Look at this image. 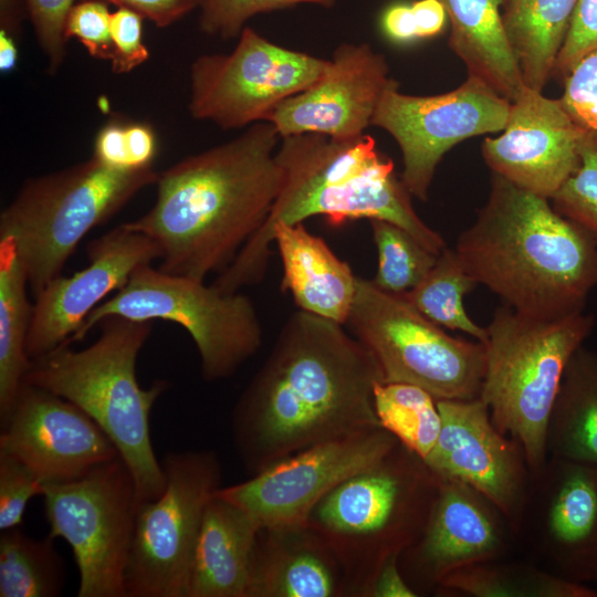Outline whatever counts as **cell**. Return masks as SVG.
Masks as SVG:
<instances>
[{
    "mask_svg": "<svg viewBox=\"0 0 597 597\" xmlns=\"http://www.w3.org/2000/svg\"><path fill=\"white\" fill-rule=\"evenodd\" d=\"M373 354L337 322L297 310L232 412V439L254 475L315 444L381 427Z\"/></svg>",
    "mask_w": 597,
    "mask_h": 597,
    "instance_id": "1",
    "label": "cell"
},
{
    "mask_svg": "<svg viewBox=\"0 0 597 597\" xmlns=\"http://www.w3.org/2000/svg\"><path fill=\"white\" fill-rule=\"evenodd\" d=\"M280 139L270 122H260L158 175L154 206L125 222L157 244L158 269L205 281L233 262L281 189Z\"/></svg>",
    "mask_w": 597,
    "mask_h": 597,
    "instance_id": "2",
    "label": "cell"
},
{
    "mask_svg": "<svg viewBox=\"0 0 597 597\" xmlns=\"http://www.w3.org/2000/svg\"><path fill=\"white\" fill-rule=\"evenodd\" d=\"M454 251L478 285L534 318L584 312L597 286L596 241L549 199L494 174L485 205Z\"/></svg>",
    "mask_w": 597,
    "mask_h": 597,
    "instance_id": "3",
    "label": "cell"
},
{
    "mask_svg": "<svg viewBox=\"0 0 597 597\" xmlns=\"http://www.w3.org/2000/svg\"><path fill=\"white\" fill-rule=\"evenodd\" d=\"M276 158L282 185L275 202L264 224L213 280L219 290L239 292L261 282L271 255L273 227L301 223L314 216H324L332 226L356 219L385 220L437 255L447 248L443 238L417 214L392 160L376 148L370 135L352 139L290 135L281 137Z\"/></svg>",
    "mask_w": 597,
    "mask_h": 597,
    "instance_id": "4",
    "label": "cell"
},
{
    "mask_svg": "<svg viewBox=\"0 0 597 597\" xmlns=\"http://www.w3.org/2000/svg\"><path fill=\"white\" fill-rule=\"evenodd\" d=\"M90 346H62L32 360L24 383L51 391L81 408L111 438L128 467L138 503L158 498L166 484L150 438V411L167 389L165 380L143 388L137 357L147 342L150 322L107 316Z\"/></svg>",
    "mask_w": 597,
    "mask_h": 597,
    "instance_id": "5",
    "label": "cell"
},
{
    "mask_svg": "<svg viewBox=\"0 0 597 597\" xmlns=\"http://www.w3.org/2000/svg\"><path fill=\"white\" fill-rule=\"evenodd\" d=\"M439 483L425 460L399 442L315 505L306 523L337 554L353 597H367L383 565L419 540Z\"/></svg>",
    "mask_w": 597,
    "mask_h": 597,
    "instance_id": "6",
    "label": "cell"
},
{
    "mask_svg": "<svg viewBox=\"0 0 597 597\" xmlns=\"http://www.w3.org/2000/svg\"><path fill=\"white\" fill-rule=\"evenodd\" d=\"M595 326L584 312L540 320L503 305L486 326L480 398L494 426L523 448L531 473L546 463V429L565 368Z\"/></svg>",
    "mask_w": 597,
    "mask_h": 597,
    "instance_id": "7",
    "label": "cell"
},
{
    "mask_svg": "<svg viewBox=\"0 0 597 597\" xmlns=\"http://www.w3.org/2000/svg\"><path fill=\"white\" fill-rule=\"evenodd\" d=\"M153 168L118 170L94 157L28 180L0 214V240L9 241L34 296L62 270L81 240L156 184Z\"/></svg>",
    "mask_w": 597,
    "mask_h": 597,
    "instance_id": "8",
    "label": "cell"
},
{
    "mask_svg": "<svg viewBox=\"0 0 597 597\" xmlns=\"http://www.w3.org/2000/svg\"><path fill=\"white\" fill-rule=\"evenodd\" d=\"M122 316L133 321L164 320L182 326L191 336L206 381L232 376L256 354L262 325L251 298L223 292L202 280L177 275L145 264L127 283L97 305L71 338L82 341L101 320Z\"/></svg>",
    "mask_w": 597,
    "mask_h": 597,
    "instance_id": "9",
    "label": "cell"
},
{
    "mask_svg": "<svg viewBox=\"0 0 597 597\" xmlns=\"http://www.w3.org/2000/svg\"><path fill=\"white\" fill-rule=\"evenodd\" d=\"M376 358L386 383L418 386L437 400L480 397L485 349L481 342L449 335L402 295L357 277L345 324Z\"/></svg>",
    "mask_w": 597,
    "mask_h": 597,
    "instance_id": "10",
    "label": "cell"
},
{
    "mask_svg": "<svg viewBox=\"0 0 597 597\" xmlns=\"http://www.w3.org/2000/svg\"><path fill=\"white\" fill-rule=\"evenodd\" d=\"M160 462L165 489L155 500L139 504L136 513L126 597H187L203 513L222 486L214 451L170 452Z\"/></svg>",
    "mask_w": 597,
    "mask_h": 597,
    "instance_id": "11",
    "label": "cell"
},
{
    "mask_svg": "<svg viewBox=\"0 0 597 597\" xmlns=\"http://www.w3.org/2000/svg\"><path fill=\"white\" fill-rule=\"evenodd\" d=\"M49 535L71 546L77 597H126L125 570L138 500L134 478L119 457L66 483L44 484Z\"/></svg>",
    "mask_w": 597,
    "mask_h": 597,
    "instance_id": "12",
    "label": "cell"
},
{
    "mask_svg": "<svg viewBox=\"0 0 597 597\" xmlns=\"http://www.w3.org/2000/svg\"><path fill=\"white\" fill-rule=\"evenodd\" d=\"M326 63L244 27L230 53L200 55L191 63L189 112L222 129L268 122L282 102L313 84Z\"/></svg>",
    "mask_w": 597,
    "mask_h": 597,
    "instance_id": "13",
    "label": "cell"
},
{
    "mask_svg": "<svg viewBox=\"0 0 597 597\" xmlns=\"http://www.w3.org/2000/svg\"><path fill=\"white\" fill-rule=\"evenodd\" d=\"M510 107L511 101L474 75L468 74L452 91L429 96L401 93L394 80L371 126L396 140L402 158L400 179L411 196L426 201L444 154L468 138L502 132Z\"/></svg>",
    "mask_w": 597,
    "mask_h": 597,
    "instance_id": "14",
    "label": "cell"
},
{
    "mask_svg": "<svg viewBox=\"0 0 597 597\" xmlns=\"http://www.w3.org/2000/svg\"><path fill=\"white\" fill-rule=\"evenodd\" d=\"M399 441L383 427L332 439L290 455L217 494L245 511L260 527L306 524L315 505Z\"/></svg>",
    "mask_w": 597,
    "mask_h": 597,
    "instance_id": "15",
    "label": "cell"
},
{
    "mask_svg": "<svg viewBox=\"0 0 597 597\" xmlns=\"http://www.w3.org/2000/svg\"><path fill=\"white\" fill-rule=\"evenodd\" d=\"M548 572L597 582V463L548 457L531 473L516 530Z\"/></svg>",
    "mask_w": 597,
    "mask_h": 597,
    "instance_id": "16",
    "label": "cell"
},
{
    "mask_svg": "<svg viewBox=\"0 0 597 597\" xmlns=\"http://www.w3.org/2000/svg\"><path fill=\"white\" fill-rule=\"evenodd\" d=\"M437 406L441 428L425 462L439 478L483 494L516 534L531 482L522 446L494 426L480 397L439 399Z\"/></svg>",
    "mask_w": 597,
    "mask_h": 597,
    "instance_id": "17",
    "label": "cell"
},
{
    "mask_svg": "<svg viewBox=\"0 0 597 597\" xmlns=\"http://www.w3.org/2000/svg\"><path fill=\"white\" fill-rule=\"evenodd\" d=\"M0 451L20 460L43 484L78 480L121 457L111 438L81 408L28 383L1 426Z\"/></svg>",
    "mask_w": 597,
    "mask_h": 597,
    "instance_id": "18",
    "label": "cell"
},
{
    "mask_svg": "<svg viewBox=\"0 0 597 597\" xmlns=\"http://www.w3.org/2000/svg\"><path fill=\"white\" fill-rule=\"evenodd\" d=\"M516 534L505 515L483 494L441 479L426 527L399 557V567L417 595L437 589L448 574L474 563L502 559Z\"/></svg>",
    "mask_w": 597,
    "mask_h": 597,
    "instance_id": "19",
    "label": "cell"
},
{
    "mask_svg": "<svg viewBox=\"0 0 597 597\" xmlns=\"http://www.w3.org/2000/svg\"><path fill=\"white\" fill-rule=\"evenodd\" d=\"M87 265L59 275L36 295L27 341L34 360L69 345L91 312L121 290L142 265L159 260L157 244L122 223L87 245Z\"/></svg>",
    "mask_w": 597,
    "mask_h": 597,
    "instance_id": "20",
    "label": "cell"
},
{
    "mask_svg": "<svg viewBox=\"0 0 597 597\" xmlns=\"http://www.w3.org/2000/svg\"><path fill=\"white\" fill-rule=\"evenodd\" d=\"M498 137H485L482 156L489 168L513 185L549 199L580 166L585 130L559 98L526 85L511 102Z\"/></svg>",
    "mask_w": 597,
    "mask_h": 597,
    "instance_id": "21",
    "label": "cell"
},
{
    "mask_svg": "<svg viewBox=\"0 0 597 597\" xmlns=\"http://www.w3.org/2000/svg\"><path fill=\"white\" fill-rule=\"evenodd\" d=\"M392 81L386 57L368 43H342L321 76L282 102L268 122L280 137L312 133L335 139L356 138L371 126Z\"/></svg>",
    "mask_w": 597,
    "mask_h": 597,
    "instance_id": "22",
    "label": "cell"
},
{
    "mask_svg": "<svg viewBox=\"0 0 597 597\" xmlns=\"http://www.w3.org/2000/svg\"><path fill=\"white\" fill-rule=\"evenodd\" d=\"M249 597H353L331 545L307 523L261 527Z\"/></svg>",
    "mask_w": 597,
    "mask_h": 597,
    "instance_id": "23",
    "label": "cell"
},
{
    "mask_svg": "<svg viewBox=\"0 0 597 597\" xmlns=\"http://www.w3.org/2000/svg\"><path fill=\"white\" fill-rule=\"evenodd\" d=\"M271 238L282 262V291L290 292L298 310L345 325L357 290L350 265L303 222H280Z\"/></svg>",
    "mask_w": 597,
    "mask_h": 597,
    "instance_id": "24",
    "label": "cell"
},
{
    "mask_svg": "<svg viewBox=\"0 0 597 597\" xmlns=\"http://www.w3.org/2000/svg\"><path fill=\"white\" fill-rule=\"evenodd\" d=\"M260 528L245 511L216 492L203 513L187 597H249Z\"/></svg>",
    "mask_w": 597,
    "mask_h": 597,
    "instance_id": "25",
    "label": "cell"
},
{
    "mask_svg": "<svg viewBox=\"0 0 597 597\" xmlns=\"http://www.w3.org/2000/svg\"><path fill=\"white\" fill-rule=\"evenodd\" d=\"M451 24L449 45L469 75L513 101L524 82L504 21V0H440Z\"/></svg>",
    "mask_w": 597,
    "mask_h": 597,
    "instance_id": "26",
    "label": "cell"
},
{
    "mask_svg": "<svg viewBox=\"0 0 597 597\" xmlns=\"http://www.w3.org/2000/svg\"><path fill=\"white\" fill-rule=\"evenodd\" d=\"M546 451L597 463V353L583 345L570 357L553 402Z\"/></svg>",
    "mask_w": 597,
    "mask_h": 597,
    "instance_id": "27",
    "label": "cell"
},
{
    "mask_svg": "<svg viewBox=\"0 0 597 597\" xmlns=\"http://www.w3.org/2000/svg\"><path fill=\"white\" fill-rule=\"evenodd\" d=\"M578 0H504L503 21L524 85L542 91Z\"/></svg>",
    "mask_w": 597,
    "mask_h": 597,
    "instance_id": "28",
    "label": "cell"
},
{
    "mask_svg": "<svg viewBox=\"0 0 597 597\" xmlns=\"http://www.w3.org/2000/svg\"><path fill=\"white\" fill-rule=\"evenodd\" d=\"M13 245L0 240V423L3 426L32 366L27 353L33 304Z\"/></svg>",
    "mask_w": 597,
    "mask_h": 597,
    "instance_id": "29",
    "label": "cell"
},
{
    "mask_svg": "<svg viewBox=\"0 0 597 597\" xmlns=\"http://www.w3.org/2000/svg\"><path fill=\"white\" fill-rule=\"evenodd\" d=\"M436 590L474 597H597L586 584L534 565L501 559L474 563L443 577Z\"/></svg>",
    "mask_w": 597,
    "mask_h": 597,
    "instance_id": "30",
    "label": "cell"
},
{
    "mask_svg": "<svg viewBox=\"0 0 597 597\" xmlns=\"http://www.w3.org/2000/svg\"><path fill=\"white\" fill-rule=\"evenodd\" d=\"M62 556L49 534L33 538L18 527L1 531L0 597H56L65 584Z\"/></svg>",
    "mask_w": 597,
    "mask_h": 597,
    "instance_id": "31",
    "label": "cell"
},
{
    "mask_svg": "<svg viewBox=\"0 0 597 597\" xmlns=\"http://www.w3.org/2000/svg\"><path fill=\"white\" fill-rule=\"evenodd\" d=\"M476 285L454 249L447 247L419 284L402 296L442 328L462 332L484 343L488 338L486 327L473 322L463 305L464 295Z\"/></svg>",
    "mask_w": 597,
    "mask_h": 597,
    "instance_id": "32",
    "label": "cell"
},
{
    "mask_svg": "<svg viewBox=\"0 0 597 597\" xmlns=\"http://www.w3.org/2000/svg\"><path fill=\"white\" fill-rule=\"evenodd\" d=\"M374 400L380 426L425 459L441 428L437 399L415 385L381 381L375 387Z\"/></svg>",
    "mask_w": 597,
    "mask_h": 597,
    "instance_id": "33",
    "label": "cell"
},
{
    "mask_svg": "<svg viewBox=\"0 0 597 597\" xmlns=\"http://www.w3.org/2000/svg\"><path fill=\"white\" fill-rule=\"evenodd\" d=\"M378 263L373 283L380 290L402 295L426 276L438 255L402 228L385 220H369Z\"/></svg>",
    "mask_w": 597,
    "mask_h": 597,
    "instance_id": "34",
    "label": "cell"
},
{
    "mask_svg": "<svg viewBox=\"0 0 597 597\" xmlns=\"http://www.w3.org/2000/svg\"><path fill=\"white\" fill-rule=\"evenodd\" d=\"M577 171L551 198L554 209L597 243V135L585 133Z\"/></svg>",
    "mask_w": 597,
    "mask_h": 597,
    "instance_id": "35",
    "label": "cell"
},
{
    "mask_svg": "<svg viewBox=\"0 0 597 597\" xmlns=\"http://www.w3.org/2000/svg\"><path fill=\"white\" fill-rule=\"evenodd\" d=\"M336 0H198L200 30L223 40L239 36L249 19L297 4L332 7Z\"/></svg>",
    "mask_w": 597,
    "mask_h": 597,
    "instance_id": "36",
    "label": "cell"
},
{
    "mask_svg": "<svg viewBox=\"0 0 597 597\" xmlns=\"http://www.w3.org/2000/svg\"><path fill=\"white\" fill-rule=\"evenodd\" d=\"M44 484L20 460L0 451V530L18 527L29 501L43 494Z\"/></svg>",
    "mask_w": 597,
    "mask_h": 597,
    "instance_id": "37",
    "label": "cell"
},
{
    "mask_svg": "<svg viewBox=\"0 0 597 597\" xmlns=\"http://www.w3.org/2000/svg\"><path fill=\"white\" fill-rule=\"evenodd\" d=\"M559 101L579 128L597 135V49L583 56L564 76Z\"/></svg>",
    "mask_w": 597,
    "mask_h": 597,
    "instance_id": "38",
    "label": "cell"
},
{
    "mask_svg": "<svg viewBox=\"0 0 597 597\" xmlns=\"http://www.w3.org/2000/svg\"><path fill=\"white\" fill-rule=\"evenodd\" d=\"M65 39L76 38L91 56L112 57L111 12L103 0H85L73 6L65 23Z\"/></svg>",
    "mask_w": 597,
    "mask_h": 597,
    "instance_id": "39",
    "label": "cell"
},
{
    "mask_svg": "<svg viewBox=\"0 0 597 597\" xmlns=\"http://www.w3.org/2000/svg\"><path fill=\"white\" fill-rule=\"evenodd\" d=\"M75 0H25L41 50L51 73L65 56V23Z\"/></svg>",
    "mask_w": 597,
    "mask_h": 597,
    "instance_id": "40",
    "label": "cell"
},
{
    "mask_svg": "<svg viewBox=\"0 0 597 597\" xmlns=\"http://www.w3.org/2000/svg\"><path fill=\"white\" fill-rule=\"evenodd\" d=\"M143 19L139 13L123 7L111 13L113 49L109 62L114 73H128L149 57L142 39Z\"/></svg>",
    "mask_w": 597,
    "mask_h": 597,
    "instance_id": "41",
    "label": "cell"
},
{
    "mask_svg": "<svg viewBox=\"0 0 597 597\" xmlns=\"http://www.w3.org/2000/svg\"><path fill=\"white\" fill-rule=\"evenodd\" d=\"M596 49L597 0H578L556 59L554 74L564 77L583 56Z\"/></svg>",
    "mask_w": 597,
    "mask_h": 597,
    "instance_id": "42",
    "label": "cell"
},
{
    "mask_svg": "<svg viewBox=\"0 0 597 597\" xmlns=\"http://www.w3.org/2000/svg\"><path fill=\"white\" fill-rule=\"evenodd\" d=\"M128 8L164 28L198 7V0H103Z\"/></svg>",
    "mask_w": 597,
    "mask_h": 597,
    "instance_id": "43",
    "label": "cell"
},
{
    "mask_svg": "<svg viewBox=\"0 0 597 597\" xmlns=\"http://www.w3.org/2000/svg\"><path fill=\"white\" fill-rule=\"evenodd\" d=\"M92 157L109 168L133 170L128 161L125 124L114 121L104 125L96 136Z\"/></svg>",
    "mask_w": 597,
    "mask_h": 597,
    "instance_id": "44",
    "label": "cell"
},
{
    "mask_svg": "<svg viewBox=\"0 0 597 597\" xmlns=\"http://www.w3.org/2000/svg\"><path fill=\"white\" fill-rule=\"evenodd\" d=\"M125 135L130 169L151 168L157 150L153 128L144 123H129L125 124Z\"/></svg>",
    "mask_w": 597,
    "mask_h": 597,
    "instance_id": "45",
    "label": "cell"
},
{
    "mask_svg": "<svg viewBox=\"0 0 597 597\" xmlns=\"http://www.w3.org/2000/svg\"><path fill=\"white\" fill-rule=\"evenodd\" d=\"M417 596V593L407 583L400 570L398 557L391 558L383 565L367 593V597Z\"/></svg>",
    "mask_w": 597,
    "mask_h": 597,
    "instance_id": "46",
    "label": "cell"
},
{
    "mask_svg": "<svg viewBox=\"0 0 597 597\" xmlns=\"http://www.w3.org/2000/svg\"><path fill=\"white\" fill-rule=\"evenodd\" d=\"M381 28L385 35L397 43H408L417 38V29L411 4L395 3L383 13Z\"/></svg>",
    "mask_w": 597,
    "mask_h": 597,
    "instance_id": "47",
    "label": "cell"
},
{
    "mask_svg": "<svg viewBox=\"0 0 597 597\" xmlns=\"http://www.w3.org/2000/svg\"><path fill=\"white\" fill-rule=\"evenodd\" d=\"M411 4L418 39H429L442 32L448 15L440 0H416Z\"/></svg>",
    "mask_w": 597,
    "mask_h": 597,
    "instance_id": "48",
    "label": "cell"
},
{
    "mask_svg": "<svg viewBox=\"0 0 597 597\" xmlns=\"http://www.w3.org/2000/svg\"><path fill=\"white\" fill-rule=\"evenodd\" d=\"M597 583V582H596Z\"/></svg>",
    "mask_w": 597,
    "mask_h": 597,
    "instance_id": "49",
    "label": "cell"
}]
</instances>
